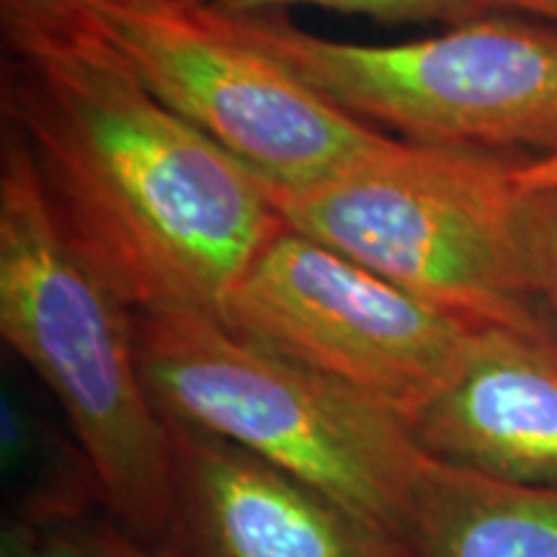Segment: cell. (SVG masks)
<instances>
[{
	"label": "cell",
	"instance_id": "cell-1",
	"mask_svg": "<svg viewBox=\"0 0 557 557\" xmlns=\"http://www.w3.org/2000/svg\"><path fill=\"white\" fill-rule=\"evenodd\" d=\"M3 124L62 227L135 312L222 302L282 227L261 176L88 41L11 32Z\"/></svg>",
	"mask_w": 557,
	"mask_h": 557
},
{
	"label": "cell",
	"instance_id": "cell-2",
	"mask_svg": "<svg viewBox=\"0 0 557 557\" xmlns=\"http://www.w3.org/2000/svg\"><path fill=\"white\" fill-rule=\"evenodd\" d=\"M0 336L37 374L103 504L139 540L173 534V447L137 357V312L70 238L32 152L3 124Z\"/></svg>",
	"mask_w": 557,
	"mask_h": 557
},
{
	"label": "cell",
	"instance_id": "cell-3",
	"mask_svg": "<svg viewBox=\"0 0 557 557\" xmlns=\"http://www.w3.org/2000/svg\"><path fill=\"white\" fill-rule=\"evenodd\" d=\"M278 222L478 325L547 331L517 163L389 137L305 184L263 181Z\"/></svg>",
	"mask_w": 557,
	"mask_h": 557
},
{
	"label": "cell",
	"instance_id": "cell-4",
	"mask_svg": "<svg viewBox=\"0 0 557 557\" xmlns=\"http://www.w3.org/2000/svg\"><path fill=\"white\" fill-rule=\"evenodd\" d=\"M137 357L165 421L225 438L408 537L426 451L393 410L201 310L137 312Z\"/></svg>",
	"mask_w": 557,
	"mask_h": 557
},
{
	"label": "cell",
	"instance_id": "cell-5",
	"mask_svg": "<svg viewBox=\"0 0 557 557\" xmlns=\"http://www.w3.org/2000/svg\"><path fill=\"white\" fill-rule=\"evenodd\" d=\"M3 32L88 41L269 184L344 169L389 137L305 86L201 0H0Z\"/></svg>",
	"mask_w": 557,
	"mask_h": 557
},
{
	"label": "cell",
	"instance_id": "cell-6",
	"mask_svg": "<svg viewBox=\"0 0 557 557\" xmlns=\"http://www.w3.org/2000/svg\"><path fill=\"white\" fill-rule=\"evenodd\" d=\"M227 26L369 127L434 148L557 152V29L478 16L436 37L357 45L276 13Z\"/></svg>",
	"mask_w": 557,
	"mask_h": 557
},
{
	"label": "cell",
	"instance_id": "cell-7",
	"mask_svg": "<svg viewBox=\"0 0 557 557\" xmlns=\"http://www.w3.org/2000/svg\"><path fill=\"white\" fill-rule=\"evenodd\" d=\"M218 318L248 344L357 389L406 423L444 385L478 329L284 225L233 284Z\"/></svg>",
	"mask_w": 557,
	"mask_h": 557
},
{
	"label": "cell",
	"instance_id": "cell-8",
	"mask_svg": "<svg viewBox=\"0 0 557 557\" xmlns=\"http://www.w3.org/2000/svg\"><path fill=\"white\" fill-rule=\"evenodd\" d=\"M173 534L189 557H413L408 540L302 478L169 423Z\"/></svg>",
	"mask_w": 557,
	"mask_h": 557
},
{
	"label": "cell",
	"instance_id": "cell-9",
	"mask_svg": "<svg viewBox=\"0 0 557 557\" xmlns=\"http://www.w3.org/2000/svg\"><path fill=\"white\" fill-rule=\"evenodd\" d=\"M429 457L557 487V341L478 325L457 367L408 423Z\"/></svg>",
	"mask_w": 557,
	"mask_h": 557
},
{
	"label": "cell",
	"instance_id": "cell-10",
	"mask_svg": "<svg viewBox=\"0 0 557 557\" xmlns=\"http://www.w3.org/2000/svg\"><path fill=\"white\" fill-rule=\"evenodd\" d=\"M406 540L413 557H557V487L426 455Z\"/></svg>",
	"mask_w": 557,
	"mask_h": 557
},
{
	"label": "cell",
	"instance_id": "cell-11",
	"mask_svg": "<svg viewBox=\"0 0 557 557\" xmlns=\"http://www.w3.org/2000/svg\"><path fill=\"white\" fill-rule=\"evenodd\" d=\"M29 557H158L127 527L86 517V511L21 521L16 532Z\"/></svg>",
	"mask_w": 557,
	"mask_h": 557
},
{
	"label": "cell",
	"instance_id": "cell-12",
	"mask_svg": "<svg viewBox=\"0 0 557 557\" xmlns=\"http://www.w3.org/2000/svg\"><path fill=\"white\" fill-rule=\"evenodd\" d=\"M209 9L230 16L276 13L287 5H312V9L357 13L382 24H462L485 16L475 0H201Z\"/></svg>",
	"mask_w": 557,
	"mask_h": 557
},
{
	"label": "cell",
	"instance_id": "cell-13",
	"mask_svg": "<svg viewBox=\"0 0 557 557\" xmlns=\"http://www.w3.org/2000/svg\"><path fill=\"white\" fill-rule=\"evenodd\" d=\"M524 238L534 295L557 323V189L527 194Z\"/></svg>",
	"mask_w": 557,
	"mask_h": 557
},
{
	"label": "cell",
	"instance_id": "cell-14",
	"mask_svg": "<svg viewBox=\"0 0 557 557\" xmlns=\"http://www.w3.org/2000/svg\"><path fill=\"white\" fill-rule=\"evenodd\" d=\"M517 184L521 194L557 189V152L517 163Z\"/></svg>",
	"mask_w": 557,
	"mask_h": 557
},
{
	"label": "cell",
	"instance_id": "cell-15",
	"mask_svg": "<svg viewBox=\"0 0 557 557\" xmlns=\"http://www.w3.org/2000/svg\"><path fill=\"white\" fill-rule=\"evenodd\" d=\"M475 3L487 11H513L527 13V16L547 21L557 29V0H475Z\"/></svg>",
	"mask_w": 557,
	"mask_h": 557
},
{
	"label": "cell",
	"instance_id": "cell-16",
	"mask_svg": "<svg viewBox=\"0 0 557 557\" xmlns=\"http://www.w3.org/2000/svg\"><path fill=\"white\" fill-rule=\"evenodd\" d=\"M3 557H18V555H16V549H13V553H9V549H5Z\"/></svg>",
	"mask_w": 557,
	"mask_h": 557
}]
</instances>
